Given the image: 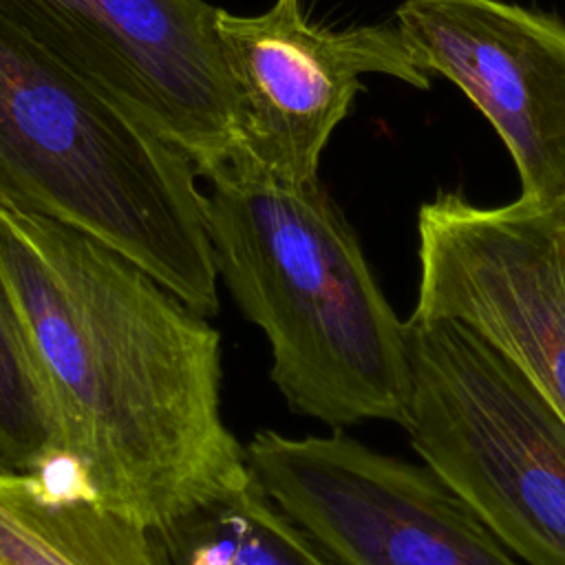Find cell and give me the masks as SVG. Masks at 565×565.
<instances>
[{
  "label": "cell",
  "instance_id": "30bf717a",
  "mask_svg": "<svg viewBox=\"0 0 565 565\" xmlns=\"http://www.w3.org/2000/svg\"><path fill=\"white\" fill-rule=\"evenodd\" d=\"M0 565H170L157 530L97 503L66 472L0 470Z\"/></svg>",
  "mask_w": 565,
  "mask_h": 565
},
{
  "label": "cell",
  "instance_id": "7c38bea8",
  "mask_svg": "<svg viewBox=\"0 0 565 565\" xmlns=\"http://www.w3.org/2000/svg\"><path fill=\"white\" fill-rule=\"evenodd\" d=\"M0 470H62L55 417L0 278Z\"/></svg>",
  "mask_w": 565,
  "mask_h": 565
},
{
  "label": "cell",
  "instance_id": "8992f818",
  "mask_svg": "<svg viewBox=\"0 0 565 565\" xmlns=\"http://www.w3.org/2000/svg\"><path fill=\"white\" fill-rule=\"evenodd\" d=\"M417 258L411 316L479 335L565 419V205L441 192L417 212Z\"/></svg>",
  "mask_w": 565,
  "mask_h": 565
},
{
  "label": "cell",
  "instance_id": "8fae6325",
  "mask_svg": "<svg viewBox=\"0 0 565 565\" xmlns=\"http://www.w3.org/2000/svg\"><path fill=\"white\" fill-rule=\"evenodd\" d=\"M157 532L170 565H338L252 475Z\"/></svg>",
  "mask_w": 565,
  "mask_h": 565
},
{
  "label": "cell",
  "instance_id": "ba28073f",
  "mask_svg": "<svg viewBox=\"0 0 565 565\" xmlns=\"http://www.w3.org/2000/svg\"><path fill=\"white\" fill-rule=\"evenodd\" d=\"M216 38L238 99V146L289 183L318 181L322 150L362 75L430 84L395 20L329 29L309 22L298 0H276L258 15L218 9Z\"/></svg>",
  "mask_w": 565,
  "mask_h": 565
},
{
  "label": "cell",
  "instance_id": "6da1fadb",
  "mask_svg": "<svg viewBox=\"0 0 565 565\" xmlns=\"http://www.w3.org/2000/svg\"><path fill=\"white\" fill-rule=\"evenodd\" d=\"M0 278L71 483L161 530L249 479L203 313L106 243L35 214L0 210Z\"/></svg>",
  "mask_w": 565,
  "mask_h": 565
},
{
  "label": "cell",
  "instance_id": "5b68a950",
  "mask_svg": "<svg viewBox=\"0 0 565 565\" xmlns=\"http://www.w3.org/2000/svg\"><path fill=\"white\" fill-rule=\"evenodd\" d=\"M260 490L338 565H525L428 466L342 430L245 446Z\"/></svg>",
  "mask_w": 565,
  "mask_h": 565
},
{
  "label": "cell",
  "instance_id": "9c48e42d",
  "mask_svg": "<svg viewBox=\"0 0 565 565\" xmlns=\"http://www.w3.org/2000/svg\"><path fill=\"white\" fill-rule=\"evenodd\" d=\"M395 22L499 132L521 199L565 205V24L503 0H404Z\"/></svg>",
  "mask_w": 565,
  "mask_h": 565
},
{
  "label": "cell",
  "instance_id": "277c9868",
  "mask_svg": "<svg viewBox=\"0 0 565 565\" xmlns=\"http://www.w3.org/2000/svg\"><path fill=\"white\" fill-rule=\"evenodd\" d=\"M408 441L525 565H565V419L479 335L411 316Z\"/></svg>",
  "mask_w": 565,
  "mask_h": 565
},
{
  "label": "cell",
  "instance_id": "3957f363",
  "mask_svg": "<svg viewBox=\"0 0 565 565\" xmlns=\"http://www.w3.org/2000/svg\"><path fill=\"white\" fill-rule=\"evenodd\" d=\"M194 161L0 11V210L71 225L218 313Z\"/></svg>",
  "mask_w": 565,
  "mask_h": 565
},
{
  "label": "cell",
  "instance_id": "52a82bcc",
  "mask_svg": "<svg viewBox=\"0 0 565 565\" xmlns=\"http://www.w3.org/2000/svg\"><path fill=\"white\" fill-rule=\"evenodd\" d=\"M26 35L174 141L199 174L241 141V110L205 0H0Z\"/></svg>",
  "mask_w": 565,
  "mask_h": 565
},
{
  "label": "cell",
  "instance_id": "7a4b0ae2",
  "mask_svg": "<svg viewBox=\"0 0 565 565\" xmlns=\"http://www.w3.org/2000/svg\"><path fill=\"white\" fill-rule=\"evenodd\" d=\"M205 221L218 278L267 338L287 406L333 430L406 426V322L320 181L289 183L238 143L210 163Z\"/></svg>",
  "mask_w": 565,
  "mask_h": 565
}]
</instances>
